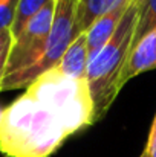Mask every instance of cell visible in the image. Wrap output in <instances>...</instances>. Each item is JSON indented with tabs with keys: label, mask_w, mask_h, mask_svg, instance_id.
<instances>
[{
	"label": "cell",
	"mask_w": 156,
	"mask_h": 157,
	"mask_svg": "<svg viewBox=\"0 0 156 157\" xmlns=\"http://www.w3.org/2000/svg\"><path fill=\"white\" fill-rule=\"evenodd\" d=\"M69 136L61 119L28 92L3 108L0 153L5 157H49Z\"/></svg>",
	"instance_id": "obj_1"
},
{
	"label": "cell",
	"mask_w": 156,
	"mask_h": 157,
	"mask_svg": "<svg viewBox=\"0 0 156 157\" xmlns=\"http://www.w3.org/2000/svg\"><path fill=\"white\" fill-rule=\"evenodd\" d=\"M147 0H133L112 38L90 61L87 82L95 107V122L101 121L119 95V78L132 51L135 31Z\"/></svg>",
	"instance_id": "obj_2"
},
{
	"label": "cell",
	"mask_w": 156,
	"mask_h": 157,
	"mask_svg": "<svg viewBox=\"0 0 156 157\" xmlns=\"http://www.w3.org/2000/svg\"><path fill=\"white\" fill-rule=\"evenodd\" d=\"M26 92L49 107L70 136L95 124V107L87 79H74L52 69L28 86Z\"/></svg>",
	"instance_id": "obj_3"
},
{
	"label": "cell",
	"mask_w": 156,
	"mask_h": 157,
	"mask_svg": "<svg viewBox=\"0 0 156 157\" xmlns=\"http://www.w3.org/2000/svg\"><path fill=\"white\" fill-rule=\"evenodd\" d=\"M78 5H80V0H55L54 23H52L51 34H49V38H48L42 58L28 70L3 81L0 86V92L26 89L40 75L55 69L60 64L67 48L77 38L75 37V18L78 12Z\"/></svg>",
	"instance_id": "obj_4"
},
{
	"label": "cell",
	"mask_w": 156,
	"mask_h": 157,
	"mask_svg": "<svg viewBox=\"0 0 156 157\" xmlns=\"http://www.w3.org/2000/svg\"><path fill=\"white\" fill-rule=\"evenodd\" d=\"M55 15V0L37 12L14 38L3 81L32 67L45 52ZM2 81V82H3Z\"/></svg>",
	"instance_id": "obj_5"
},
{
	"label": "cell",
	"mask_w": 156,
	"mask_h": 157,
	"mask_svg": "<svg viewBox=\"0 0 156 157\" xmlns=\"http://www.w3.org/2000/svg\"><path fill=\"white\" fill-rule=\"evenodd\" d=\"M156 69V29L147 34L133 49L127 58L119 78V89H122L130 79L142 72Z\"/></svg>",
	"instance_id": "obj_6"
},
{
	"label": "cell",
	"mask_w": 156,
	"mask_h": 157,
	"mask_svg": "<svg viewBox=\"0 0 156 157\" xmlns=\"http://www.w3.org/2000/svg\"><path fill=\"white\" fill-rule=\"evenodd\" d=\"M133 0L127 2V3H121L119 6L113 8L112 11H109L107 14H104L103 17H100L86 32V38H87V46H89V53H90V61L100 53V51L106 46V43L112 38V35L115 34L116 28L119 26L122 17L126 15L127 9L130 8Z\"/></svg>",
	"instance_id": "obj_7"
},
{
	"label": "cell",
	"mask_w": 156,
	"mask_h": 157,
	"mask_svg": "<svg viewBox=\"0 0 156 157\" xmlns=\"http://www.w3.org/2000/svg\"><path fill=\"white\" fill-rule=\"evenodd\" d=\"M89 64H90V53L87 46V38L86 34H81L70 43L60 64L55 69H58L63 75L69 78L87 79Z\"/></svg>",
	"instance_id": "obj_8"
},
{
	"label": "cell",
	"mask_w": 156,
	"mask_h": 157,
	"mask_svg": "<svg viewBox=\"0 0 156 157\" xmlns=\"http://www.w3.org/2000/svg\"><path fill=\"white\" fill-rule=\"evenodd\" d=\"M51 2L54 0H20L18 6H17L15 17H14V23L11 26L14 38L22 32V29L26 26V23Z\"/></svg>",
	"instance_id": "obj_9"
},
{
	"label": "cell",
	"mask_w": 156,
	"mask_h": 157,
	"mask_svg": "<svg viewBox=\"0 0 156 157\" xmlns=\"http://www.w3.org/2000/svg\"><path fill=\"white\" fill-rule=\"evenodd\" d=\"M156 29V0H147L144 9H142V14L139 17V21H138V26H136V31H135V37H133V44H132V49L147 35L150 34L152 31ZM132 52V51H130Z\"/></svg>",
	"instance_id": "obj_10"
},
{
	"label": "cell",
	"mask_w": 156,
	"mask_h": 157,
	"mask_svg": "<svg viewBox=\"0 0 156 157\" xmlns=\"http://www.w3.org/2000/svg\"><path fill=\"white\" fill-rule=\"evenodd\" d=\"M14 43V35L11 29H3L0 31V86L5 76V70H6V64H8V58L9 52Z\"/></svg>",
	"instance_id": "obj_11"
},
{
	"label": "cell",
	"mask_w": 156,
	"mask_h": 157,
	"mask_svg": "<svg viewBox=\"0 0 156 157\" xmlns=\"http://www.w3.org/2000/svg\"><path fill=\"white\" fill-rule=\"evenodd\" d=\"M20 0H0V31L11 29Z\"/></svg>",
	"instance_id": "obj_12"
},
{
	"label": "cell",
	"mask_w": 156,
	"mask_h": 157,
	"mask_svg": "<svg viewBox=\"0 0 156 157\" xmlns=\"http://www.w3.org/2000/svg\"><path fill=\"white\" fill-rule=\"evenodd\" d=\"M146 151L149 153L150 157H156V113H155V117H153V122H152V127H150Z\"/></svg>",
	"instance_id": "obj_13"
},
{
	"label": "cell",
	"mask_w": 156,
	"mask_h": 157,
	"mask_svg": "<svg viewBox=\"0 0 156 157\" xmlns=\"http://www.w3.org/2000/svg\"><path fill=\"white\" fill-rule=\"evenodd\" d=\"M139 157H150V156H149V153H147V151H146V148H144V151L139 154Z\"/></svg>",
	"instance_id": "obj_14"
},
{
	"label": "cell",
	"mask_w": 156,
	"mask_h": 157,
	"mask_svg": "<svg viewBox=\"0 0 156 157\" xmlns=\"http://www.w3.org/2000/svg\"><path fill=\"white\" fill-rule=\"evenodd\" d=\"M2 116H3V108H0V122H2Z\"/></svg>",
	"instance_id": "obj_15"
}]
</instances>
